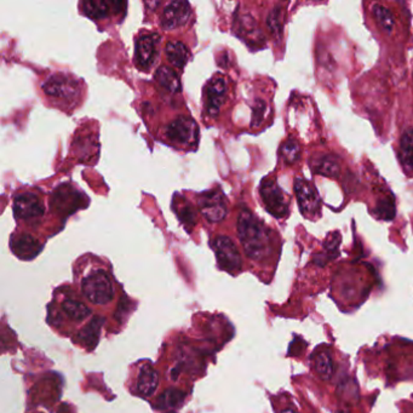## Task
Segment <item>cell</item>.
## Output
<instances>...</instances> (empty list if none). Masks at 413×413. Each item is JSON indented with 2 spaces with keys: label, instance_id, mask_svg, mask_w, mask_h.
<instances>
[{
  "label": "cell",
  "instance_id": "1",
  "mask_svg": "<svg viewBox=\"0 0 413 413\" xmlns=\"http://www.w3.org/2000/svg\"><path fill=\"white\" fill-rule=\"evenodd\" d=\"M238 236L250 259L259 262L271 255V231L250 210L240 211L238 217Z\"/></svg>",
  "mask_w": 413,
  "mask_h": 413
},
{
  "label": "cell",
  "instance_id": "2",
  "mask_svg": "<svg viewBox=\"0 0 413 413\" xmlns=\"http://www.w3.org/2000/svg\"><path fill=\"white\" fill-rule=\"evenodd\" d=\"M80 290L84 298L95 306H107L116 296L113 278L103 268H95L86 273L80 281Z\"/></svg>",
  "mask_w": 413,
  "mask_h": 413
},
{
  "label": "cell",
  "instance_id": "3",
  "mask_svg": "<svg viewBox=\"0 0 413 413\" xmlns=\"http://www.w3.org/2000/svg\"><path fill=\"white\" fill-rule=\"evenodd\" d=\"M43 91L46 96L65 104H74L80 95L78 81L61 73L50 76L43 84Z\"/></svg>",
  "mask_w": 413,
  "mask_h": 413
},
{
  "label": "cell",
  "instance_id": "4",
  "mask_svg": "<svg viewBox=\"0 0 413 413\" xmlns=\"http://www.w3.org/2000/svg\"><path fill=\"white\" fill-rule=\"evenodd\" d=\"M259 193L266 211L271 216L276 218L287 216L290 211V196L278 186L273 178L263 180Z\"/></svg>",
  "mask_w": 413,
  "mask_h": 413
},
{
  "label": "cell",
  "instance_id": "5",
  "mask_svg": "<svg viewBox=\"0 0 413 413\" xmlns=\"http://www.w3.org/2000/svg\"><path fill=\"white\" fill-rule=\"evenodd\" d=\"M165 135L176 146L194 147L199 141V128L196 120L180 116L166 126Z\"/></svg>",
  "mask_w": 413,
  "mask_h": 413
},
{
  "label": "cell",
  "instance_id": "6",
  "mask_svg": "<svg viewBox=\"0 0 413 413\" xmlns=\"http://www.w3.org/2000/svg\"><path fill=\"white\" fill-rule=\"evenodd\" d=\"M213 250L216 252L218 266L228 273H238L241 269L243 259L239 250L228 236H219L213 240Z\"/></svg>",
  "mask_w": 413,
  "mask_h": 413
},
{
  "label": "cell",
  "instance_id": "7",
  "mask_svg": "<svg viewBox=\"0 0 413 413\" xmlns=\"http://www.w3.org/2000/svg\"><path fill=\"white\" fill-rule=\"evenodd\" d=\"M293 189L297 196L301 212L308 218L318 217L321 209V200L316 187L304 178L298 177L294 180Z\"/></svg>",
  "mask_w": 413,
  "mask_h": 413
},
{
  "label": "cell",
  "instance_id": "8",
  "mask_svg": "<svg viewBox=\"0 0 413 413\" xmlns=\"http://www.w3.org/2000/svg\"><path fill=\"white\" fill-rule=\"evenodd\" d=\"M198 206L204 217L211 223L221 222L228 213L226 196L221 191H210L201 194Z\"/></svg>",
  "mask_w": 413,
  "mask_h": 413
},
{
  "label": "cell",
  "instance_id": "9",
  "mask_svg": "<svg viewBox=\"0 0 413 413\" xmlns=\"http://www.w3.org/2000/svg\"><path fill=\"white\" fill-rule=\"evenodd\" d=\"M13 210L18 219L33 221L44 215L45 206L40 196L34 193H21L15 196Z\"/></svg>",
  "mask_w": 413,
  "mask_h": 413
},
{
  "label": "cell",
  "instance_id": "10",
  "mask_svg": "<svg viewBox=\"0 0 413 413\" xmlns=\"http://www.w3.org/2000/svg\"><path fill=\"white\" fill-rule=\"evenodd\" d=\"M226 78L222 74H215L205 86V107L208 114L217 116L226 97Z\"/></svg>",
  "mask_w": 413,
  "mask_h": 413
},
{
  "label": "cell",
  "instance_id": "11",
  "mask_svg": "<svg viewBox=\"0 0 413 413\" xmlns=\"http://www.w3.org/2000/svg\"><path fill=\"white\" fill-rule=\"evenodd\" d=\"M191 5L187 1H171L166 5L161 15V27L166 31H172L186 25L191 18Z\"/></svg>",
  "mask_w": 413,
  "mask_h": 413
},
{
  "label": "cell",
  "instance_id": "12",
  "mask_svg": "<svg viewBox=\"0 0 413 413\" xmlns=\"http://www.w3.org/2000/svg\"><path fill=\"white\" fill-rule=\"evenodd\" d=\"M58 311L62 313L63 316L69 323H76V324H81L91 316V309L89 306L74 294H66L60 298Z\"/></svg>",
  "mask_w": 413,
  "mask_h": 413
},
{
  "label": "cell",
  "instance_id": "13",
  "mask_svg": "<svg viewBox=\"0 0 413 413\" xmlns=\"http://www.w3.org/2000/svg\"><path fill=\"white\" fill-rule=\"evenodd\" d=\"M160 36L156 33L144 34L136 41V62L142 69H148L156 61Z\"/></svg>",
  "mask_w": 413,
  "mask_h": 413
},
{
  "label": "cell",
  "instance_id": "14",
  "mask_svg": "<svg viewBox=\"0 0 413 413\" xmlns=\"http://www.w3.org/2000/svg\"><path fill=\"white\" fill-rule=\"evenodd\" d=\"M10 246L13 252L21 259H33L43 249V244H40L39 240L25 233L13 236Z\"/></svg>",
  "mask_w": 413,
  "mask_h": 413
},
{
  "label": "cell",
  "instance_id": "15",
  "mask_svg": "<svg viewBox=\"0 0 413 413\" xmlns=\"http://www.w3.org/2000/svg\"><path fill=\"white\" fill-rule=\"evenodd\" d=\"M159 383L158 373L154 367L149 364H143L137 371L136 377V391L138 395L149 398L156 391Z\"/></svg>",
  "mask_w": 413,
  "mask_h": 413
},
{
  "label": "cell",
  "instance_id": "16",
  "mask_svg": "<svg viewBox=\"0 0 413 413\" xmlns=\"http://www.w3.org/2000/svg\"><path fill=\"white\" fill-rule=\"evenodd\" d=\"M78 193L71 186H61L57 188L53 196V206H55L57 211L71 215L73 211L78 209Z\"/></svg>",
  "mask_w": 413,
  "mask_h": 413
},
{
  "label": "cell",
  "instance_id": "17",
  "mask_svg": "<svg viewBox=\"0 0 413 413\" xmlns=\"http://www.w3.org/2000/svg\"><path fill=\"white\" fill-rule=\"evenodd\" d=\"M311 169L314 172L326 177L334 178L341 175V166L337 158L331 154L314 156L311 160Z\"/></svg>",
  "mask_w": 413,
  "mask_h": 413
},
{
  "label": "cell",
  "instance_id": "18",
  "mask_svg": "<svg viewBox=\"0 0 413 413\" xmlns=\"http://www.w3.org/2000/svg\"><path fill=\"white\" fill-rule=\"evenodd\" d=\"M124 4L123 1H84L81 3V9L89 18L93 20H102L108 18L111 13H116L118 6H123Z\"/></svg>",
  "mask_w": 413,
  "mask_h": 413
},
{
  "label": "cell",
  "instance_id": "19",
  "mask_svg": "<svg viewBox=\"0 0 413 413\" xmlns=\"http://www.w3.org/2000/svg\"><path fill=\"white\" fill-rule=\"evenodd\" d=\"M165 53L173 66L182 69L189 60V50L181 41H169L165 46Z\"/></svg>",
  "mask_w": 413,
  "mask_h": 413
},
{
  "label": "cell",
  "instance_id": "20",
  "mask_svg": "<svg viewBox=\"0 0 413 413\" xmlns=\"http://www.w3.org/2000/svg\"><path fill=\"white\" fill-rule=\"evenodd\" d=\"M156 83L169 93H177L181 91V81L177 73L170 67H160L156 73Z\"/></svg>",
  "mask_w": 413,
  "mask_h": 413
},
{
  "label": "cell",
  "instance_id": "21",
  "mask_svg": "<svg viewBox=\"0 0 413 413\" xmlns=\"http://www.w3.org/2000/svg\"><path fill=\"white\" fill-rule=\"evenodd\" d=\"M400 160L406 172H413V129L405 131L400 141Z\"/></svg>",
  "mask_w": 413,
  "mask_h": 413
},
{
  "label": "cell",
  "instance_id": "22",
  "mask_svg": "<svg viewBox=\"0 0 413 413\" xmlns=\"http://www.w3.org/2000/svg\"><path fill=\"white\" fill-rule=\"evenodd\" d=\"M372 13L376 22L379 25L383 31L391 34L395 28V20L391 13V10L386 9V6L381 4H374L372 8Z\"/></svg>",
  "mask_w": 413,
  "mask_h": 413
},
{
  "label": "cell",
  "instance_id": "23",
  "mask_svg": "<svg viewBox=\"0 0 413 413\" xmlns=\"http://www.w3.org/2000/svg\"><path fill=\"white\" fill-rule=\"evenodd\" d=\"M314 367L319 377L324 381H330L334 373L333 361L327 353H320L314 359Z\"/></svg>",
  "mask_w": 413,
  "mask_h": 413
},
{
  "label": "cell",
  "instance_id": "24",
  "mask_svg": "<svg viewBox=\"0 0 413 413\" xmlns=\"http://www.w3.org/2000/svg\"><path fill=\"white\" fill-rule=\"evenodd\" d=\"M280 154L286 164L293 165L297 163L298 160L301 159L299 143L294 138H289L280 148Z\"/></svg>",
  "mask_w": 413,
  "mask_h": 413
},
{
  "label": "cell",
  "instance_id": "25",
  "mask_svg": "<svg viewBox=\"0 0 413 413\" xmlns=\"http://www.w3.org/2000/svg\"><path fill=\"white\" fill-rule=\"evenodd\" d=\"M173 203H175L173 209L176 211V215L187 228L196 224V210L193 209L191 203H188L186 200L182 203H178L177 200L176 201L173 200Z\"/></svg>",
  "mask_w": 413,
  "mask_h": 413
},
{
  "label": "cell",
  "instance_id": "26",
  "mask_svg": "<svg viewBox=\"0 0 413 413\" xmlns=\"http://www.w3.org/2000/svg\"><path fill=\"white\" fill-rule=\"evenodd\" d=\"M183 400H184V393L171 389V391H166L164 395L160 396L158 407L160 409H164V411L177 409L182 405Z\"/></svg>",
  "mask_w": 413,
  "mask_h": 413
},
{
  "label": "cell",
  "instance_id": "27",
  "mask_svg": "<svg viewBox=\"0 0 413 413\" xmlns=\"http://www.w3.org/2000/svg\"><path fill=\"white\" fill-rule=\"evenodd\" d=\"M266 25L274 36H280L283 32V25H284V10L280 6L271 10L266 20Z\"/></svg>",
  "mask_w": 413,
  "mask_h": 413
},
{
  "label": "cell",
  "instance_id": "28",
  "mask_svg": "<svg viewBox=\"0 0 413 413\" xmlns=\"http://www.w3.org/2000/svg\"><path fill=\"white\" fill-rule=\"evenodd\" d=\"M376 213L383 219H391L395 216V204H394V198L388 196L383 198L378 201Z\"/></svg>",
  "mask_w": 413,
  "mask_h": 413
},
{
  "label": "cell",
  "instance_id": "29",
  "mask_svg": "<svg viewBox=\"0 0 413 413\" xmlns=\"http://www.w3.org/2000/svg\"><path fill=\"white\" fill-rule=\"evenodd\" d=\"M266 103L257 100L256 104L253 107V120L252 126H258L262 121L263 116H264V111H266Z\"/></svg>",
  "mask_w": 413,
  "mask_h": 413
},
{
  "label": "cell",
  "instance_id": "30",
  "mask_svg": "<svg viewBox=\"0 0 413 413\" xmlns=\"http://www.w3.org/2000/svg\"><path fill=\"white\" fill-rule=\"evenodd\" d=\"M281 413H297V412H294V411H292V409H284V411H283V412Z\"/></svg>",
  "mask_w": 413,
  "mask_h": 413
},
{
  "label": "cell",
  "instance_id": "31",
  "mask_svg": "<svg viewBox=\"0 0 413 413\" xmlns=\"http://www.w3.org/2000/svg\"><path fill=\"white\" fill-rule=\"evenodd\" d=\"M339 413H344V412H339Z\"/></svg>",
  "mask_w": 413,
  "mask_h": 413
}]
</instances>
